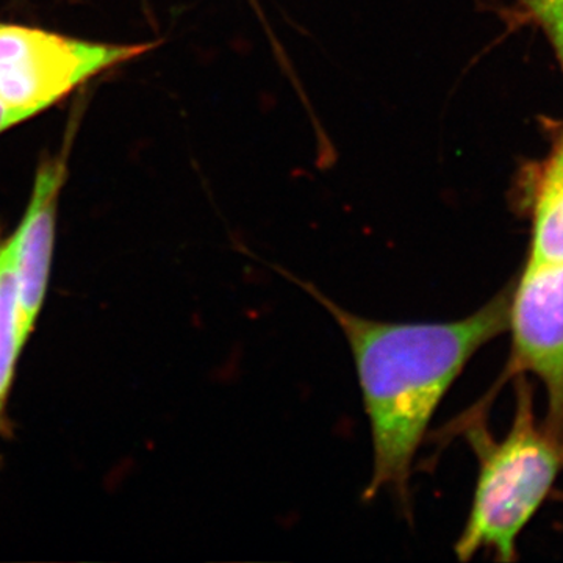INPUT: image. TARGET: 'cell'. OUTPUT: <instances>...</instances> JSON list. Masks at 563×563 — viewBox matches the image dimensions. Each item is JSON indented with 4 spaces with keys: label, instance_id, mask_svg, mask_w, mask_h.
Instances as JSON below:
<instances>
[{
    "label": "cell",
    "instance_id": "6da1fadb",
    "mask_svg": "<svg viewBox=\"0 0 563 563\" xmlns=\"http://www.w3.org/2000/svg\"><path fill=\"white\" fill-rule=\"evenodd\" d=\"M320 302L350 344L373 442V473L363 499L391 492L412 515L415 455L433 415L474 355L509 331L512 285L457 321L369 320L343 309L309 282L287 276Z\"/></svg>",
    "mask_w": 563,
    "mask_h": 563
},
{
    "label": "cell",
    "instance_id": "7a4b0ae2",
    "mask_svg": "<svg viewBox=\"0 0 563 563\" xmlns=\"http://www.w3.org/2000/svg\"><path fill=\"white\" fill-rule=\"evenodd\" d=\"M515 413L509 432L496 440L485 410L466 415V442L477 462L476 488L465 528L455 542L459 561L488 551L496 561H517V542L547 501L563 470V439L533 412L532 385L518 376Z\"/></svg>",
    "mask_w": 563,
    "mask_h": 563
},
{
    "label": "cell",
    "instance_id": "3957f363",
    "mask_svg": "<svg viewBox=\"0 0 563 563\" xmlns=\"http://www.w3.org/2000/svg\"><path fill=\"white\" fill-rule=\"evenodd\" d=\"M154 46L92 43L0 22V101L22 122L31 120L103 70Z\"/></svg>",
    "mask_w": 563,
    "mask_h": 563
},
{
    "label": "cell",
    "instance_id": "277c9868",
    "mask_svg": "<svg viewBox=\"0 0 563 563\" xmlns=\"http://www.w3.org/2000/svg\"><path fill=\"white\" fill-rule=\"evenodd\" d=\"M506 377L532 374L547 391L544 424L563 439V265L526 262L512 285Z\"/></svg>",
    "mask_w": 563,
    "mask_h": 563
},
{
    "label": "cell",
    "instance_id": "5b68a950",
    "mask_svg": "<svg viewBox=\"0 0 563 563\" xmlns=\"http://www.w3.org/2000/svg\"><path fill=\"white\" fill-rule=\"evenodd\" d=\"M68 169V147L41 163L24 218L10 242L18 277V328L27 340L44 296L54 250L58 198Z\"/></svg>",
    "mask_w": 563,
    "mask_h": 563
},
{
    "label": "cell",
    "instance_id": "8992f818",
    "mask_svg": "<svg viewBox=\"0 0 563 563\" xmlns=\"http://www.w3.org/2000/svg\"><path fill=\"white\" fill-rule=\"evenodd\" d=\"M528 263L563 265V140L555 150L533 206Z\"/></svg>",
    "mask_w": 563,
    "mask_h": 563
},
{
    "label": "cell",
    "instance_id": "52a82bcc",
    "mask_svg": "<svg viewBox=\"0 0 563 563\" xmlns=\"http://www.w3.org/2000/svg\"><path fill=\"white\" fill-rule=\"evenodd\" d=\"M18 328V277L10 240L0 243V415L5 404L14 365L24 346Z\"/></svg>",
    "mask_w": 563,
    "mask_h": 563
},
{
    "label": "cell",
    "instance_id": "ba28073f",
    "mask_svg": "<svg viewBox=\"0 0 563 563\" xmlns=\"http://www.w3.org/2000/svg\"><path fill=\"white\" fill-rule=\"evenodd\" d=\"M547 33L563 69V0H517Z\"/></svg>",
    "mask_w": 563,
    "mask_h": 563
},
{
    "label": "cell",
    "instance_id": "9c48e42d",
    "mask_svg": "<svg viewBox=\"0 0 563 563\" xmlns=\"http://www.w3.org/2000/svg\"><path fill=\"white\" fill-rule=\"evenodd\" d=\"M20 118L13 113L2 101H0V135L14 128V125L21 124Z\"/></svg>",
    "mask_w": 563,
    "mask_h": 563
}]
</instances>
